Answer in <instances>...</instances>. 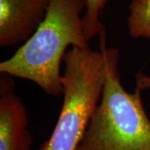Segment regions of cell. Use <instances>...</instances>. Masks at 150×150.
<instances>
[{
    "label": "cell",
    "instance_id": "cell-1",
    "mask_svg": "<svg viewBox=\"0 0 150 150\" xmlns=\"http://www.w3.org/2000/svg\"><path fill=\"white\" fill-rule=\"evenodd\" d=\"M84 10V0H50L43 23L13 56L1 62L0 74L31 81L48 95H63L65 54L73 47L89 48L83 26Z\"/></svg>",
    "mask_w": 150,
    "mask_h": 150
},
{
    "label": "cell",
    "instance_id": "cell-2",
    "mask_svg": "<svg viewBox=\"0 0 150 150\" xmlns=\"http://www.w3.org/2000/svg\"><path fill=\"white\" fill-rule=\"evenodd\" d=\"M99 49L105 60L102 95L78 150H150V119L141 92L125 90L121 83L119 51L109 48L104 29Z\"/></svg>",
    "mask_w": 150,
    "mask_h": 150
},
{
    "label": "cell",
    "instance_id": "cell-3",
    "mask_svg": "<svg viewBox=\"0 0 150 150\" xmlns=\"http://www.w3.org/2000/svg\"><path fill=\"white\" fill-rule=\"evenodd\" d=\"M63 104L49 139L36 150H78L100 101L105 60L90 47L71 48L64 59Z\"/></svg>",
    "mask_w": 150,
    "mask_h": 150
},
{
    "label": "cell",
    "instance_id": "cell-4",
    "mask_svg": "<svg viewBox=\"0 0 150 150\" xmlns=\"http://www.w3.org/2000/svg\"><path fill=\"white\" fill-rule=\"evenodd\" d=\"M50 0H0V46L28 41L44 20Z\"/></svg>",
    "mask_w": 150,
    "mask_h": 150
},
{
    "label": "cell",
    "instance_id": "cell-5",
    "mask_svg": "<svg viewBox=\"0 0 150 150\" xmlns=\"http://www.w3.org/2000/svg\"><path fill=\"white\" fill-rule=\"evenodd\" d=\"M27 109L15 91L13 77L0 74V150H31Z\"/></svg>",
    "mask_w": 150,
    "mask_h": 150
},
{
    "label": "cell",
    "instance_id": "cell-6",
    "mask_svg": "<svg viewBox=\"0 0 150 150\" xmlns=\"http://www.w3.org/2000/svg\"><path fill=\"white\" fill-rule=\"evenodd\" d=\"M127 18L130 37L150 40V0H132Z\"/></svg>",
    "mask_w": 150,
    "mask_h": 150
},
{
    "label": "cell",
    "instance_id": "cell-7",
    "mask_svg": "<svg viewBox=\"0 0 150 150\" xmlns=\"http://www.w3.org/2000/svg\"><path fill=\"white\" fill-rule=\"evenodd\" d=\"M85 10L83 14V26L86 38L90 41L93 38L104 29L100 20L103 8L109 0H84Z\"/></svg>",
    "mask_w": 150,
    "mask_h": 150
},
{
    "label": "cell",
    "instance_id": "cell-8",
    "mask_svg": "<svg viewBox=\"0 0 150 150\" xmlns=\"http://www.w3.org/2000/svg\"><path fill=\"white\" fill-rule=\"evenodd\" d=\"M136 88L140 90H144L150 88V76L143 74L136 75Z\"/></svg>",
    "mask_w": 150,
    "mask_h": 150
}]
</instances>
